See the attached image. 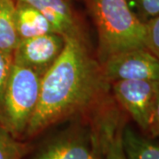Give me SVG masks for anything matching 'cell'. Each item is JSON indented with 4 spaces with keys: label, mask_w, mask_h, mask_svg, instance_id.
<instances>
[{
    "label": "cell",
    "mask_w": 159,
    "mask_h": 159,
    "mask_svg": "<svg viewBox=\"0 0 159 159\" xmlns=\"http://www.w3.org/2000/svg\"><path fill=\"white\" fill-rule=\"evenodd\" d=\"M56 61L42 76L37 106L25 134L31 137L99 101L109 82L79 34L65 36Z\"/></svg>",
    "instance_id": "cell-1"
},
{
    "label": "cell",
    "mask_w": 159,
    "mask_h": 159,
    "mask_svg": "<svg viewBox=\"0 0 159 159\" xmlns=\"http://www.w3.org/2000/svg\"><path fill=\"white\" fill-rule=\"evenodd\" d=\"M98 34L100 62L121 51L147 47L145 23L127 0H88Z\"/></svg>",
    "instance_id": "cell-2"
},
{
    "label": "cell",
    "mask_w": 159,
    "mask_h": 159,
    "mask_svg": "<svg viewBox=\"0 0 159 159\" xmlns=\"http://www.w3.org/2000/svg\"><path fill=\"white\" fill-rule=\"evenodd\" d=\"M42 76L13 61L0 102V125L15 138L25 134L37 106Z\"/></svg>",
    "instance_id": "cell-3"
},
{
    "label": "cell",
    "mask_w": 159,
    "mask_h": 159,
    "mask_svg": "<svg viewBox=\"0 0 159 159\" xmlns=\"http://www.w3.org/2000/svg\"><path fill=\"white\" fill-rule=\"evenodd\" d=\"M116 101L143 132H147L159 102V81L122 80L112 82Z\"/></svg>",
    "instance_id": "cell-4"
},
{
    "label": "cell",
    "mask_w": 159,
    "mask_h": 159,
    "mask_svg": "<svg viewBox=\"0 0 159 159\" xmlns=\"http://www.w3.org/2000/svg\"><path fill=\"white\" fill-rule=\"evenodd\" d=\"M105 80H149L159 81V57L147 47L134 48L111 55L101 64Z\"/></svg>",
    "instance_id": "cell-5"
},
{
    "label": "cell",
    "mask_w": 159,
    "mask_h": 159,
    "mask_svg": "<svg viewBox=\"0 0 159 159\" xmlns=\"http://www.w3.org/2000/svg\"><path fill=\"white\" fill-rule=\"evenodd\" d=\"M65 43V36L56 32L20 40L13 52V61L43 75L60 55Z\"/></svg>",
    "instance_id": "cell-6"
},
{
    "label": "cell",
    "mask_w": 159,
    "mask_h": 159,
    "mask_svg": "<svg viewBox=\"0 0 159 159\" xmlns=\"http://www.w3.org/2000/svg\"><path fill=\"white\" fill-rule=\"evenodd\" d=\"M33 159H98L95 148L81 135H65L47 144Z\"/></svg>",
    "instance_id": "cell-7"
},
{
    "label": "cell",
    "mask_w": 159,
    "mask_h": 159,
    "mask_svg": "<svg viewBox=\"0 0 159 159\" xmlns=\"http://www.w3.org/2000/svg\"><path fill=\"white\" fill-rule=\"evenodd\" d=\"M33 6L48 20L58 34H79L74 13L66 0H20Z\"/></svg>",
    "instance_id": "cell-8"
},
{
    "label": "cell",
    "mask_w": 159,
    "mask_h": 159,
    "mask_svg": "<svg viewBox=\"0 0 159 159\" xmlns=\"http://www.w3.org/2000/svg\"><path fill=\"white\" fill-rule=\"evenodd\" d=\"M16 27L20 40L56 32L39 11L20 0L16 2Z\"/></svg>",
    "instance_id": "cell-9"
},
{
    "label": "cell",
    "mask_w": 159,
    "mask_h": 159,
    "mask_svg": "<svg viewBox=\"0 0 159 159\" xmlns=\"http://www.w3.org/2000/svg\"><path fill=\"white\" fill-rule=\"evenodd\" d=\"M117 111H111L102 121V151L105 159H128L122 142L124 123Z\"/></svg>",
    "instance_id": "cell-10"
},
{
    "label": "cell",
    "mask_w": 159,
    "mask_h": 159,
    "mask_svg": "<svg viewBox=\"0 0 159 159\" xmlns=\"http://www.w3.org/2000/svg\"><path fill=\"white\" fill-rule=\"evenodd\" d=\"M20 41L16 27V3L0 0V51L11 53Z\"/></svg>",
    "instance_id": "cell-11"
},
{
    "label": "cell",
    "mask_w": 159,
    "mask_h": 159,
    "mask_svg": "<svg viewBox=\"0 0 159 159\" xmlns=\"http://www.w3.org/2000/svg\"><path fill=\"white\" fill-rule=\"evenodd\" d=\"M122 142L128 159H159V145L141 135L130 126H124Z\"/></svg>",
    "instance_id": "cell-12"
},
{
    "label": "cell",
    "mask_w": 159,
    "mask_h": 159,
    "mask_svg": "<svg viewBox=\"0 0 159 159\" xmlns=\"http://www.w3.org/2000/svg\"><path fill=\"white\" fill-rule=\"evenodd\" d=\"M25 151L24 145L0 125V159H22Z\"/></svg>",
    "instance_id": "cell-13"
},
{
    "label": "cell",
    "mask_w": 159,
    "mask_h": 159,
    "mask_svg": "<svg viewBox=\"0 0 159 159\" xmlns=\"http://www.w3.org/2000/svg\"><path fill=\"white\" fill-rule=\"evenodd\" d=\"M131 10L142 22L159 16V0H127Z\"/></svg>",
    "instance_id": "cell-14"
},
{
    "label": "cell",
    "mask_w": 159,
    "mask_h": 159,
    "mask_svg": "<svg viewBox=\"0 0 159 159\" xmlns=\"http://www.w3.org/2000/svg\"><path fill=\"white\" fill-rule=\"evenodd\" d=\"M13 65V54L0 51V102Z\"/></svg>",
    "instance_id": "cell-15"
},
{
    "label": "cell",
    "mask_w": 159,
    "mask_h": 159,
    "mask_svg": "<svg viewBox=\"0 0 159 159\" xmlns=\"http://www.w3.org/2000/svg\"><path fill=\"white\" fill-rule=\"evenodd\" d=\"M148 48L159 57V16L145 22Z\"/></svg>",
    "instance_id": "cell-16"
},
{
    "label": "cell",
    "mask_w": 159,
    "mask_h": 159,
    "mask_svg": "<svg viewBox=\"0 0 159 159\" xmlns=\"http://www.w3.org/2000/svg\"><path fill=\"white\" fill-rule=\"evenodd\" d=\"M146 134L152 138L159 139V102L155 110V112L150 120Z\"/></svg>",
    "instance_id": "cell-17"
}]
</instances>
